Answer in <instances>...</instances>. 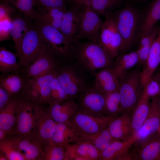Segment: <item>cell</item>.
Segmentation results:
<instances>
[{"label": "cell", "mask_w": 160, "mask_h": 160, "mask_svg": "<svg viewBox=\"0 0 160 160\" xmlns=\"http://www.w3.org/2000/svg\"><path fill=\"white\" fill-rule=\"evenodd\" d=\"M71 57L84 71L94 73L96 71L113 66L114 60L98 43L91 41H73Z\"/></svg>", "instance_id": "cell-1"}, {"label": "cell", "mask_w": 160, "mask_h": 160, "mask_svg": "<svg viewBox=\"0 0 160 160\" xmlns=\"http://www.w3.org/2000/svg\"><path fill=\"white\" fill-rule=\"evenodd\" d=\"M111 16L123 40L125 50L129 48L139 35L141 16L132 6L112 12Z\"/></svg>", "instance_id": "cell-2"}, {"label": "cell", "mask_w": 160, "mask_h": 160, "mask_svg": "<svg viewBox=\"0 0 160 160\" xmlns=\"http://www.w3.org/2000/svg\"><path fill=\"white\" fill-rule=\"evenodd\" d=\"M83 71L84 70L76 62L61 66L57 65L56 76L69 99L76 98L89 87Z\"/></svg>", "instance_id": "cell-3"}, {"label": "cell", "mask_w": 160, "mask_h": 160, "mask_svg": "<svg viewBox=\"0 0 160 160\" xmlns=\"http://www.w3.org/2000/svg\"><path fill=\"white\" fill-rule=\"evenodd\" d=\"M141 71L132 70L119 79L118 91L122 112L131 115L142 94L144 87L141 80Z\"/></svg>", "instance_id": "cell-4"}, {"label": "cell", "mask_w": 160, "mask_h": 160, "mask_svg": "<svg viewBox=\"0 0 160 160\" xmlns=\"http://www.w3.org/2000/svg\"><path fill=\"white\" fill-rule=\"evenodd\" d=\"M46 45L36 25L31 24L21 41L17 53L19 64L23 67L32 64L38 58Z\"/></svg>", "instance_id": "cell-5"}, {"label": "cell", "mask_w": 160, "mask_h": 160, "mask_svg": "<svg viewBox=\"0 0 160 160\" xmlns=\"http://www.w3.org/2000/svg\"><path fill=\"white\" fill-rule=\"evenodd\" d=\"M42 39L57 57H71L73 41L68 39L60 31L47 23L34 21Z\"/></svg>", "instance_id": "cell-6"}, {"label": "cell", "mask_w": 160, "mask_h": 160, "mask_svg": "<svg viewBox=\"0 0 160 160\" xmlns=\"http://www.w3.org/2000/svg\"><path fill=\"white\" fill-rule=\"evenodd\" d=\"M105 17L98 43L114 59L125 50L124 45L111 14Z\"/></svg>", "instance_id": "cell-7"}, {"label": "cell", "mask_w": 160, "mask_h": 160, "mask_svg": "<svg viewBox=\"0 0 160 160\" xmlns=\"http://www.w3.org/2000/svg\"><path fill=\"white\" fill-rule=\"evenodd\" d=\"M56 70L44 76L25 79L23 89L34 103H49L50 84Z\"/></svg>", "instance_id": "cell-8"}, {"label": "cell", "mask_w": 160, "mask_h": 160, "mask_svg": "<svg viewBox=\"0 0 160 160\" xmlns=\"http://www.w3.org/2000/svg\"><path fill=\"white\" fill-rule=\"evenodd\" d=\"M113 118L88 113L79 108L68 121L73 124L81 133L90 134L98 132L108 127Z\"/></svg>", "instance_id": "cell-9"}, {"label": "cell", "mask_w": 160, "mask_h": 160, "mask_svg": "<svg viewBox=\"0 0 160 160\" xmlns=\"http://www.w3.org/2000/svg\"><path fill=\"white\" fill-rule=\"evenodd\" d=\"M81 21L78 34L75 40L80 38L98 43L103 22L99 15L88 7H81Z\"/></svg>", "instance_id": "cell-10"}, {"label": "cell", "mask_w": 160, "mask_h": 160, "mask_svg": "<svg viewBox=\"0 0 160 160\" xmlns=\"http://www.w3.org/2000/svg\"><path fill=\"white\" fill-rule=\"evenodd\" d=\"M35 103L19 100L15 126L9 135L33 136L35 127Z\"/></svg>", "instance_id": "cell-11"}, {"label": "cell", "mask_w": 160, "mask_h": 160, "mask_svg": "<svg viewBox=\"0 0 160 160\" xmlns=\"http://www.w3.org/2000/svg\"><path fill=\"white\" fill-rule=\"evenodd\" d=\"M7 138L25 160L43 159V145L33 136L12 135Z\"/></svg>", "instance_id": "cell-12"}, {"label": "cell", "mask_w": 160, "mask_h": 160, "mask_svg": "<svg viewBox=\"0 0 160 160\" xmlns=\"http://www.w3.org/2000/svg\"><path fill=\"white\" fill-rule=\"evenodd\" d=\"M56 57L46 43L37 59L32 64L24 67L25 78L44 76L55 71L58 65Z\"/></svg>", "instance_id": "cell-13"}, {"label": "cell", "mask_w": 160, "mask_h": 160, "mask_svg": "<svg viewBox=\"0 0 160 160\" xmlns=\"http://www.w3.org/2000/svg\"><path fill=\"white\" fill-rule=\"evenodd\" d=\"M35 127L33 136L43 145L50 142L56 127L57 123L39 105L35 103Z\"/></svg>", "instance_id": "cell-14"}, {"label": "cell", "mask_w": 160, "mask_h": 160, "mask_svg": "<svg viewBox=\"0 0 160 160\" xmlns=\"http://www.w3.org/2000/svg\"><path fill=\"white\" fill-rule=\"evenodd\" d=\"M76 99L80 109L93 114L104 115L105 95L93 86L86 88Z\"/></svg>", "instance_id": "cell-15"}, {"label": "cell", "mask_w": 160, "mask_h": 160, "mask_svg": "<svg viewBox=\"0 0 160 160\" xmlns=\"http://www.w3.org/2000/svg\"><path fill=\"white\" fill-rule=\"evenodd\" d=\"M158 97L151 99L148 115L141 127L133 135L137 145L148 137L158 132L160 127V110L158 105Z\"/></svg>", "instance_id": "cell-16"}, {"label": "cell", "mask_w": 160, "mask_h": 160, "mask_svg": "<svg viewBox=\"0 0 160 160\" xmlns=\"http://www.w3.org/2000/svg\"><path fill=\"white\" fill-rule=\"evenodd\" d=\"M135 141L133 135L124 140H113L100 152L99 160H134L132 154L129 150Z\"/></svg>", "instance_id": "cell-17"}, {"label": "cell", "mask_w": 160, "mask_h": 160, "mask_svg": "<svg viewBox=\"0 0 160 160\" xmlns=\"http://www.w3.org/2000/svg\"><path fill=\"white\" fill-rule=\"evenodd\" d=\"M64 160H99L100 152L90 142L80 140L66 145Z\"/></svg>", "instance_id": "cell-18"}, {"label": "cell", "mask_w": 160, "mask_h": 160, "mask_svg": "<svg viewBox=\"0 0 160 160\" xmlns=\"http://www.w3.org/2000/svg\"><path fill=\"white\" fill-rule=\"evenodd\" d=\"M134 160H158L160 154V134L158 132L135 145Z\"/></svg>", "instance_id": "cell-19"}, {"label": "cell", "mask_w": 160, "mask_h": 160, "mask_svg": "<svg viewBox=\"0 0 160 160\" xmlns=\"http://www.w3.org/2000/svg\"><path fill=\"white\" fill-rule=\"evenodd\" d=\"M93 87L105 95L118 90L119 80L112 67L102 68L95 73Z\"/></svg>", "instance_id": "cell-20"}, {"label": "cell", "mask_w": 160, "mask_h": 160, "mask_svg": "<svg viewBox=\"0 0 160 160\" xmlns=\"http://www.w3.org/2000/svg\"><path fill=\"white\" fill-rule=\"evenodd\" d=\"M81 7L77 5L66 10L60 30L70 40H75L78 34L81 21Z\"/></svg>", "instance_id": "cell-21"}, {"label": "cell", "mask_w": 160, "mask_h": 160, "mask_svg": "<svg viewBox=\"0 0 160 160\" xmlns=\"http://www.w3.org/2000/svg\"><path fill=\"white\" fill-rule=\"evenodd\" d=\"M81 140V132L68 121L57 123L50 141L54 144L65 146L72 142Z\"/></svg>", "instance_id": "cell-22"}, {"label": "cell", "mask_w": 160, "mask_h": 160, "mask_svg": "<svg viewBox=\"0 0 160 160\" xmlns=\"http://www.w3.org/2000/svg\"><path fill=\"white\" fill-rule=\"evenodd\" d=\"M79 109L75 99H70L61 103L50 104L47 111L57 123L68 121Z\"/></svg>", "instance_id": "cell-23"}, {"label": "cell", "mask_w": 160, "mask_h": 160, "mask_svg": "<svg viewBox=\"0 0 160 160\" xmlns=\"http://www.w3.org/2000/svg\"><path fill=\"white\" fill-rule=\"evenodd\" d=\"M160 64V25L157 36L151 46L145 65L141 71V80L143 86L152 77Z\"/></svg>", "instance_id": "cell-24"}, {"label": "cell", "mask_w": 160, "mask_h": 160, "mask_svg": "<svg viewBox=\"0 0 160 160\" xmlns=\"http://www.w3.org/2000/svg\"><path fill=\"white\" fill-rule=\"evenodd\" d=\"M108 127L114 140H124L133 135L131 115L128 113H123L113 117Z\"/></svg>", "instance_id": "cell-25"}, {"label": "cell", "mask_w": 160, "mask_h": 160, "mask_svg": "<svg viewBox=\"0 0 160 160\" xmlns=\"http://www.w3.org/2000/svg\"><path fill=\"white\" fill-rule=\"evenodd\" d=\"M66 10L59 7L39 6L33 20L47 23L60 30L62 19Z\"/></svg>", "instance_id": "cell-26"}, {"label": "cell", "mask_w": 160, "mask_h": 160, "mask_svg": "<svg viewBox=\"0 0 160 160\" xmlns=\"http://www.w3.org/2000/svg\"><path fill=\"white\" fill-rule=\"evenodd\" d=\"M115 59L112 68L119 80L123 78L133 68L139 63L136 50L120 54Z\"/></svg>", "instance_id": "cell-27"}, {"label": "cell", "mask_w": 160, "mask_h": 160, "mask_svg": "<svg viewBox=\"0 0 160 160\" xmlns=\"http://www.w3.org/2000/svg\"><path fill=\"white\" fill-rule=\"evenodd\" d=\"M150 100L142 94L131 115L133 135L142 126L148 115L151 105Z\"/></svg>", "instance_id": "cell-28"}, {"label": "cell", "mask_w": 160, "mask_h": 160, "mask_svg": "<svg viewBox=\"0 0 160 160\" xmlns=\"http://www.w3.org/2000/svg\"><path fill=\"white\" fill-rule=\"evenodd\" d=\"M160 20V0H154L141 17L139 36L148 33Z\"/></svg>", "instance_id": "cell-29"}, {"label": "cell", "mask_w": 160, "mask_h": 160, "mask_svg": "<svg viewBox=\"0 0 160 160\" xmlns=\"http://www.w3.org/2000/svg\"><path fill=\"white\" fill-rule=\"evenodd\" d=\"M19 100L12 99L0 110V129L6 131L9 135L16 125Z\"/></svg>", "instance_id": "cell-30"}, {"label": "cell", "mask_w": 160, "mask_h": 160, "mask_svg": "<svg viewBox=\"0 0 160 160\" xmlns=\"http://www.w3.org/2000/svg\"><path fill=\"white\" fill-rule=\"evenodd\" d=\"M30 20L25 16L23 17L18 15L12 18L10 34L14 41L16 53L19 51L23 37L31 24Z\"/></svg>", "instance_id": "cell-31"}, {"label": "cell", "mask_w": 160, "mask_h": 160, "mask_svg": "<svg viewBox=\"0 0 160 160\" xmlns=\"http://www.w3.org/2000/svg\"><path fill=\"white\" fill-rule=\"evenodd\" d=\"M16 73L2 74L0 78V87L5 89L11 96L23 89L25 80Z\"/></svg>", "instance_id": "cell-32"}, {"label": "cell", "mask_w": 160, "mask_h": 160, "mask_svg": "<svg viewBox=\"0 0 160 160\" xmlns=\"http://www.w3.org/2000/svg\"><path fill=\"white\" fill-rule=\"evenodd\" d=\"M81 140L90 142L100 152L105 149L114 140L109 132L108 127L92 134L81 133Z\"/></svg>", "instance_id": "cell-33"}, {"label": "cell", "mask_w": 160, "mask_h": 160, "mask_svg": "<svg viewBox=\"0 0 160 160\" xmlns=\"http://www.w3.org/2000/svg\"><path fill=\"white\" fill-rule=\"evenodd\" d=\"M16 53L13 52L3 46L0 48V71L2 74L17 72L19 68L17 62Z\"/></svg>", "instance_id": "cell-34"}, {"label": "cell", "mask_w": 160, "mask_h": 160, "mask_svg": "<svg viewBox=\"0 0 160 160\" xmlns=\"http://www.w3.org/2000/svg\"><path fill=\"white\" fill-rule=\"evenodd\" d=\"M105 95L104 115L105 114L106 116L114 117L120 115L122 112L120 97L118 90Z\"/></svg>", "instance_id": "cell-35"}, {"label": "cell", "mask_w": 160, "mask_h": 160, "mask_svg": "<svg viewBox=\"0 0 160 160\" xmlns=\"http://www.w3.org/2000/svg\"><path fill=\"white\" fill-rule=\"evenodd\" d=\"M122 0H93L89 7L99 15L105 17L111 14L112 11L118 7Z\"/></svg>", "instance_id": "cell-36"}, {"label": "cell", "mask_w": 160, "mask_h": 160, "mask_svg": "<svg viewBox=\"0 0 160 160\" xmlns=\"http://www.w3.org/2000/svg\"><path fill=\"white\" fill-rule=\"evenodd\" d=\"M66 147L49 142L43 145V159L64 160Z\"/></svg>", "instance_id": "cell-37"}, {"label": "cell", "mask_w": 160, "mask_h": 160, "mask_svg": "<svg viewBox=\"0 0 160 160\" xmlns=\"http://www.w3.org/2000/svg\"><path fill=\"white\" fill-rule=\"evenodd\" d=\"M68 99V97L60 84L56 74L50 84L49 104L61 103Z\"/></svg>", "instance_id": "cell-38"}, {"label": "cell", "mask_w": 160, "mask_h": 160, "mask_svg": "<svg viewBox=\"0 0 160 160\" xmlns=\"http://www.w3.org/2000/svg\"><path fill=\"white\" fill-rule=\"evenodd\" d=\"M8 1L30 20H33L35 18L36 10L33 7L36 3V0H8Z\"/></svg>", "instance_id": "cell-39"}, {"label": "cell", "mask_w": 160, "mask_h": 160, "mask_svg": "<svg viewBox=\"0 0 160 160\" xmlns=\"http://www.w3.org/2000/svg\"><path fill=\"white\" fill-rule=\"evenodd\" d=\"M0 150L5 155L7 160H25L23 156L7 138L0 141Z\"/></svg>", "instance_id": "cell-40"}, {"label": "cell", "mask_w": 160, "mask_h": 160, "mask_svg": "<svg viewBox=\"0 0 160 160\" xmlns=\"http://www.w3.org/2000/svg\"><path fill=\"white\" fill-rule=\"evenodd\" d=\"M142 94L150 99L160 96V86L153 75L144 86Z\"/></svg>", "instance_id": "cell-41"}, {"label": "cell", "mask_w": 160, "mask_h": 160, "mask_svg": "<svg viewBox=\"0 0 160 160\" xmlns=\"http://www.w3.org/2000/svg\"><path fill=\"white\" fill-rule=\"evenodd\" d=\"M12 18L8 17L0 20V41L10 39V30Z\"/></svg>", "instance_id": "cell-42"}, {"label": "cell", "mask_w": 160, "mask_h": 160, "mask_svg": "<svg viewBox=\"0 0 160 160\" xmlns=\"http://www.w3.org/2000/svg\"><path fill=\"white\" fill-rule=\"evenodd\" d=\"M39 6L44 7H59L66 9L65 0H36Z\"/></svg>", "instance_id": "cell-43"}, {"label": "cell", "mask_w": 160, "mask_h": 160, "mask_svg": "<svg viewBox=\"0 0 160 160\" xmlns=\"http://www.w3.org/2000/svg\"><path fill=\"white\" fill-rule=\"evenodd\" d=\"M0 4V20L11 17L15 11V8L11 6L7 1L1 0Z\"/></svg>", "instance_id": "cell-44"}, {"label": "cell", "mask_w": 160, "mask_h": 160, "mask_svg": "<svg viewBox=\"0 0 160 160\" xmlns=\"http://www.w3.org/2000/svg\"><path fill=\"white\" fill-rule=\"evenodd\" d=\"M11 96L5 89L0 87V110L12 100Z\"/></svg>", "instance_id": "cell-45"}, {"label": "cell", "mask_w": 160, "mask_h": 160, "mask_svg": "<svg viewBox=\"0 0 160 160\" xmlns=\"http://www.w3.org/2000/svg\"><path fill=\"white\" fill-rule=\"evenodd\" d=\"M93 0H75L77 5L81 7H89Z\"/></svg>", "instance_id": "cell-46"}, {"label": "cell", "mask_w": 160, "mask_h": 160, "mask_svg": "<svg viewBox=\"0 0 160 160\" xmlns=\"http://www.w3.org/2000/svg\"><path fill=\"white\" fill-rule=\"evenodd\" d=\"M7 135L9 134L6 131L0 129V141L6 139L7 137Z\"/></svg>", "instance_id": "cell-47"}, {"label": "cell", "mask_w": 160, "mask_h": 160, "mask_svg": "<svg viewBox=\"0 0 160 160\" xmlns=\"http://www.w3.org/2000/svg\"><path fill=\"white\" fill-rule=\"evenodd\" d=\"M153 75L156 79L160 86V69L156 74H154Z\"/></svg>", "instance_id": "cell-48"}, {"label": "cell", "mask_w": 160, "mask_h": 160, "mask_svg": "<svg viewBox=\"0 0 160 160\" xmlns=\"http://www.w3.org/2000/svg\"><path fill=\"white\" fill-rule=\"evenodd\" d=\"M0 160H7L5 155L2 152H0Z\"/></svg>", "instance_id": "cell-49"}, {"label": "cell", "mask_w": 160, "mask_h": 160, "mask_svg": "<svg viewBox=\"0 0 160 160\" xmlns=\"http://www.w3.org/2000/svg\"><path fill=\"white\" fill-rule=\"evenodd\" d=\"M158 105L160 110V96L158 97Z\"/></svg>", "instance_id": "cell-50"}, {"label": "cell", "mask_w": 160, "mask_h": 160, "mask_svg": "<svg viewBox=\"0 0 160 160\" xmlns=\"http://www.w3.org/2000/svg\"><path fill=\"white\" fill-rule=\"evenodd\" d=\"M158 132L160 134V127L158 131Z\"/></svg>", "instance_id": "cell-51"}, {"label": "cell", "mask_w": 160, "mask_h": 160, "mask_svg": "<svg viewBox=\"0 0 160 160\" xmlns=\"http://www.w3.org/2000/svg\"><path fill=\"white\" fill-rule=\"evenodd\" d=\"M158 160H160V154L158 158Z\"/></svg>", "instance_id": "cell-52"}, {"label": "cell", "mask_w": 160, "mask_h": 160, "mask_svg": "<svg viewBox=\"0 0 160 160\" xmlns=\"http://www.w3.org/2000/svg\"><path fill=\"white\" fill-rule=\"evenodd\" d=\"M6 0V1H8V0Z\"/></svg>", "instance_id": "cell-53"}]
</instances>
